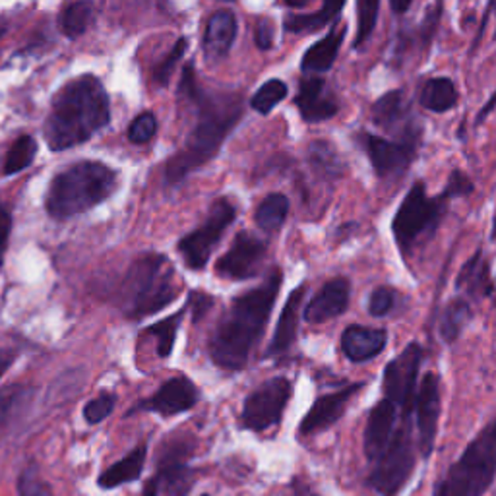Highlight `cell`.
Returning <instances> with one entry per match:
<instances>
[{
	"mask_svg": "<svg viewBox=\"0 0 496 496\" xmlns=\"http://www.w3.org/2000/svg\"><path fill=\"white\" fill-rule=\"evenodd\" d=\"M180 93L196 103V125L185 148L165 165V185L177 187L220 152L222 144L243 117V100L237 93H204L195 82L192 66L185 68Z\"/></svg>",
	"mask_w": 496,
	"mask_h": 496,
	"instance_id": "1",
	"label": "cell"
},
{
	"mask_svg": "<svg viewBox=\"0 0 496 496\" xmlns=\"http://www.w3.org/2000/svg\"><path fill=\"white\" fill-rule=\"evenodd\" d=\"M283 274L274 268L257 289L237 297L210 337V357L225 370H240L250 359L270 320Z\"/></svg>",
	"mask_w": 496,
	"mask_h": 496,
	"instance_id": "2",
	"label": "cell"
},
{
	"mask_svg": "<svg viewBox=\"0 0 496 496\" xmlns=\"http://www.w3.org/2000/svg\"><path fill=\"white\" fill-rule=\"evenodd\" d=\"M111 120V101L103 83L91 76H80L58 90L45 123V140L55 152L88 142Z\"/></svg>",
	"mask_w": 496,
	"mask_h": 496,
	"instance_id": "3",
	"label": "cell"
},
{
	"mask_svg": "<svg viewBox=\"0 0 496 496\" xmlns=\"http://www.w3.org/2000/svg\"><path fill=\"white\" fill-rule=\"evenodd\" d=\"M117 180L115 169L100 161L72 165L51 180L45 198L47 212L55 220H68L88 212L113 195Z\"/></svg>",
	"mask_w": 496,
	"mask_h": 496,
	"instance_id": "4",
	"label": "cell"
},
{
	"mask_svg": "<svg viewBox=\"0 0 496 496\" xmlns=\"http://www.w3.org/2000/svg\"><path fill=\"white\" fill-rule=\"evenodd\" d=\"M120 297L123 310L132 320L160 312L177 297L173 264L163 254H144L128 268Z\"/></svg>",
	"mask_w": 496,
	"mask_h": 496,
	"instance_id": "5",
	"label": "cell"
},
{
	"mask_svg": "<svg viewBox=\"0 0 496 496\" xmlns=\"http://www.w3.org/2000/svg\"><path fill=\"white\" fill-rule=\"evenodd\" d=\"M496 466V425L491 421L462 457L448 469L434 496H483L492 485Z\"/></svg>",
	"mask_w": 496,
	"mask_h": 496,
	"instance_id": "6",
	"label": "cell"
},
{
	"mask_svg": "<svg viewBox=\"0 0 496 496\" xmlns=\"http://www.w3.org/2000/svg\"><path fill=\"white\" fill-rule=\"evenodd\" d=\"M444 212L446 198L442 195L431 198L422 180L413 183L392 222L394 239L404 257H409L419 240L439 227Z\"/></svg>",
	"mask_w": 496,
	"mask_h": 496,
	"instance_id": "7",
	"label": "cell"
},
{
	"mask_svg": "<svg viewBox=\"0 0 496 496\" xmlns=\"http://www.w3.org/2000/svg\"><path fill=\"white\" fill-rule=\"evenodd\" d=\"M413 466L415 450L413 440H411L409 419H405L404 425L394 432L390 444L386 446V450L377 459L369 483L380 496H396L405 485Z\"/></svg>",
	"mask_w": 496,
	"mask_h": 496,
	"instance_id": "8",
	"label": "cell"
},
{
	"mask_svg": "<svg viewBox=\"0 0 496 496\" xmlns=\"http://www.w3.org/2000/svg\"><path fill=\"white\" fill-rule=\"evenodd\" d=\"M235 205L222 198L215 200L210 208L204 225L195 229L190 235L178 240V252L190 270H204L208 264L213 247L220 243L225 229L235 222Z\"/></svg>",
	"mask_w": 496,
	"mask_h": 496,
	"instance_id": "9",
	"label": "cell"
},
{
	"mask_svg": "<svg viewBox=\"0 0 496 496\" xmlns=\"http://www.w3.org/2000/svg\"><path fill=\"white\" fill-rule=\"evenodd\" d=\"M421 362L422 347L417 342H411L402 353L386 365L384 370V399H388V402L404 411V421L409 419L411 407H413Z\"/></svg>",
	"mask_w": 496,
	"mask_h": 496,
	"instance_id": "10",
	"label": "cell"
},
{
	"mask_svg": "<svg viewBox=\"0 0 496 496\" xmlns=\"http://www.w3.org/2000/svg\"><path fill=\"white\" fill-rule=\"evenodd\" d=\"M292 397V382L283 377H275L264 382L258 390H254L243 405V427L250 431H268L282 421L283 411Z\"/></svg>",
	"mask_w": 496,
	"mask_h": 496,
	"instance_id": "11",
	"label": "cell"
},
{
	"mask_svg": "<svg viewBox=\"0 0 496 496\" xmlns=\"http://www.w3.org/2000/svg\"><path fill=\"white\" fill-rule=\"evenodd\" d=\"M265 257V243L258 237H254L247 231H240L231 248L215 264V274H220L225 280L243 282L250 280L258 274L262 260Z\"/></svg>",
	"mask_w": 496,
	"mask_h": 496,
	"instance_id": "12",
	"label": "cell"
},
{
	"mask_svg": "<svg viewBox=\"0 0 496 496\" xmlns=\"http://www.w3.org/2000/svg\"><path fill=\"white\" fill-rule=\"evenodd\" d=\"M415 415H417V432H419V450L422 457H429L434 440H437L439 417H440V379L439 374L427 372L422 377L419 390L413 399Z\"/></svg>",
	"mask_w": 496,
	"mask_h": 496,
	"instance_id": "13",
	"label": "cell"
},
{
	"mask_svg": "<svg viewBox=\"0 0 496 496\" xmlns=\"http://www.w3.org/2000/svg\"><path fill=\"white\" fill-rule=\"evenodd\" d=\"M361 144L369 155L374 171L382 178H390L404 173L417 157L419 146L417 142L386 140L374 135H362Z\"/></svg>",
	"mask_w": 496,
	"mask_h": 496,
	"instance_id": "14",
	"label": "cell"
},
{
	"mask_svg": "<svg viewBox=\"0 0 496 496\" xmlns=\"http://www.w3.org/2000/svg\"><path fill=\"white\" fill-rule=\"evenodd\" d=\"M370 117L379 128L394 132V135H402L399 140L419 144L421 132L402 90L384 93L382 98L374 101Z\"/></svg>",
	"mask_w": 496,
	"mask_h": 496,
	"instance_id": "15",
	"label": "cell"
},
{
	"mask_svg": "<svg viewBox=\"0 0 496 496\" xmlns=\"http://www.w3.org/2000/svg\"><path fill=\"white\" fill-rule=\"evenodd\" d=\"M198 397L200 394L196 390V386L187 377H175L171 380H167L152 397L140 402L136 409L152 411V413H160L163 417H171L195 407L198 404Z\"/></svg>",
	"mask_w": 496,
	"mask_h": 496,
	"instance_id": "16",
	"label": "cell"
},
{
	"mask_svg": "<svg viewBox=\"0 0 496 496\" xmlns=\"http://www.w3.org/2000/svg\"><path fill=\"white\" fill-rule=\"evenodd\" d=\"M349 292L351 287L345 277H335V280L324 283L320 292L310 299L305 310H302V318L309 324H322L340 317L347 310Z\"/></svg>",
	"mask_w": 496,
	"mask_h": 496,
	"instance_id": "17",
	"label": "cell"
},
{
	"mask_svg": "<svg viewBox=\"0 0 496 496\" xmlns=\"http://www.w3.org/2000/svg\"><path fill=\"white\" fill-rule=\"evenodd\" d=\"M361 388H362V384H351L340 392L318 397L317 402H314V405L310 407L309 413L305 415V419H302L300 432L314 434V432H320L324 429H330L337 419H342V415L347 409L349 399L353 397Z\"/></svg>",
	"mask_w": 496,
	"mask_h": 496,
	"instance_id": "18",
	"label": "cell"
},
{
	"mask_svg": "<svg viewBox=\"0 0 496 496\" xmlns=\"http://www.w3.org/2000/svg\"><path fill=\"white\" fill-rule=\"evenodd\" d=\"M295 103L300 111V117L307 123H320L337 115L340 105L328 93V88L320 78H307L300 82Z\"/></svg>",
	"mask_w": 496,
	"mask_h": 496,
	"instance_id": "19",
	"label": "cell"
},
{
	"mask_svg": "<svg viewBox=\"0 0 496 496\" xmlns=\"http://www.w3.org/2000/svg\"><path fill=\"white\" fill-rule=\"evenodd\" d=\"M397 407L388 399H382V402L372 407L365 427V454L370 462H377L380 454L386 450V446L390 444L394 437Z\"/></svg>",
	"mask_w": 496,
	"mask_h": 496,
	"instance_id": "20",
	"label": "cell"
},
{
	"mask_svg": "<svg viewBox=\"0 0 496 496\" xmlns=\"http://www.w3.org/2000/svg\"><path fill=\"white\" fill-rule=\"evenodd\" d=\"M386 344H388V334L382 328H367V326L353 324L342 334L344 355L353 362H365L380 355Z\"/></svg>",
	"mask_w": 496,
	"mask_h": 496,
	"instance_id": "21",
	"label": "cell"
},
{
	"mask_svg": "<svg viewBox=\"0 0 496 496\" xmlns=\"http://www.w3.org/2000/svg\"><path fill=\"white\" fill-rule=\"evenodd\" d=\"M239 22L231 10H217L205 23L204 51L210 58H223L237 39Z\"/></svg>",
	"mask_w": 496,
	"mask_h": 496,
	"instance_id": "22",
	"label": "cell"
},
{
	"mask_svg": "<svg viewBox=\"0 0 496 496\" xmlns=\"http://www.w3.org/2000/svg\"><path fill=\"white\" fill-rule=\"evenodd\" d=\"M302 295H305V285L297 287L295 292L289 295L285 307L282 310V317L277 320L274 337L268 347V355L270 357H280L287 353L292 345L297 340V330H299V310H300V302Z\"/></svg>",
	"mask_w": 496,
	"mask_h": 496,
	"instance_id": "23",
	"label": "cell"
},
{
	"mask_svg": "<svg viewBox=\"0 0 496 496\" xmlns=\"http://www.w3.org/2000/svg\"><path fill=\"white\" fill-rule=\"evenodd\" d=\"M456 287L459 293H464L471 299L491 297V293H492L491 270H489V262L485 258V254H483V250H477L474 257H471L464 264V268L457 274Z\"/></svg>",
	"mask_w": 496,
	"mask_h": 496,
	"instance_id": "24",
	"label": "cell"
},
{
	"mask_svg": "<svg viewBox=\"0 0 496 496\" xmlns=\"http://www.w3.org/2000/svg\"><path fill=\"white\" fill-rule=\"evenodd\" d=\"M345 26L334 28L324 39L314 43L300 60L302 72H328L335 63L337 53L345 39Z\"/></svg>",
	"mask_w": 496,
	"mask_h": 496,
	"instance_id": "25",
	"label": "cell"
},
{
	"mask_svg": "<svg viewBox=\"0 0 496 496\" xmlns=\"http://www.w3.org/2000/svg\"><path fill=\"white\" fill-rule=\"evenodd\" d=\"M146 456H148V446L140 444L132 450L128 456H125L120 462L105 469L101 477H100V487L101 489H115L118 485H125V483H132L140 479L144 464H146Z\"/></svg>",
	"mask_w": 496,
	"mask_h": 496,
	"instance_id": "26",
	"label": "cell"
},
{
	"mask_svg": "<svg viewBox=\"0 0 496 496\" xmlns=\"http://www.w3.org/2000/svg\"><path fill=\"white\" fill-rule=\"evenodd\" d=\"M419 103L429 109L432 113H446L456 107L457 103V90L450 78H431L425 82L421 93Z\"/></svg>",
	"mask_w": 496,
	"mask_h": 496,
	"instance_id": "27",
	"label": "cell"
},
{
	"mask_svg": "<svg viewBox=\"0 0 496 496\" xmlns=\"http://www.w3.org/2000/svg\"><path fill=\"white\" fill-rule=\"evenodd\" d=\"M344 10V3H326L320 10L310 14H287L283 20V28L289 33H305L317 31L328 26V23Z\"/></svg>",
	"mask_w": 496,
	"mask_h": 496,
	"instance_id": "28",
	"label": "cell"
},
{
	"mask_svg": "<svg viewBox=\"0 0 496 496\" xmlns=\"http://www.w3.org/2000/svg\"><path fill=\"white\" fill-rule=\"evenodd\" d=\"M289 213V198L285 195H280V192H274V195L265 196L257 208V225L265 233H274L280 229Z\"/></svg>",
	"mask_w": 496,
	"mask_h": 496,
	"instance_id": "29",
	"label": "cell"
},
{
	"mask_svg": "<svg viewBox=\"0 0 496 496\" xmlns=\"http://www.w3.org/2000/svg\"><path fill=\"white\" fill-rule=\"evenodd\" d=\"M474 317V310H471L469 302L466 297L454 299L450 305L446 307L442 320H440V335L446 344H454L459 334L464 332L467 322Z\"/></svg>",
	"mask_w": 496,
	"mask_h": 496,
	"instance_id": "30",
	"label": "cell"
},
{
	"mask_svg": "<svg viewBox=\"0 0 496 496\" xmlns=\"http://www.w3.org/2000/svg\"><path fill=\"white\" fill-rule=\"evenodd\" d=\"M309 161L314 171L324 178H337L342 175L344 163L330 142L317 140L309 146Z\"/></svg>",
	"mask_w": 496,
	"mask_h": 496,
	"instance_id": "31",
	"label": "cell"
},
{
	"mask_svg": "<svg viewBox=\"0 0 496 496\" xmlns=\"http://www.w3.org/2000/svg\"><path fill=\"white\" fill-rule=\"evenodd\" d=\"M93 20V4L91 3H72L63 12H60V31L66 38L76 39L86 33Z\"/></svg>",
	"mask_w": 496,
	"mask_h": 496,
	"instance_id": "32",
	"label": "cell"
},
{
	"mask_svg": "<svg viewBox=\"0 0 496 496\" xmlns=\"http://www.w3.org/2000/svg\"><path fill=\"white\" fill-rule=\"evenodd\" d=\"M188 307H183L177 314H173V317H169L161 322H157L153 326H150V328L146 330V334H152L157 337V355H160L161 359L171 355V351L175 347V340H177V332H178V326H180V320L185 318Z\"/></svg>",
	"mask_w": 496,
	"mask_h": 496,
	"instance_id": "33",
	"label": "cell"
},
{
	"mask_svg": "<svg viewBox=\"0 0 496 496\" xmlns=\"http://www.w3.org/2000/svg\"><path fill=\"white\" fill-rule=\"evenodd\" d=\"M285 98H287V83L282 82L280 78H274L265 82L264 86H260L257 93L252 95L250 107L260 115H268L272 113V109L277 103H282Z\"/></svg>",
	"mask_w": 496,
	"mask_h": 496,
	"instance_id": "34",
	"label": "cell"
},
{
	"mask_svg": "<svg viewBox=\"0 0 496 496\" xmlns=\"http://www.w3.org/2000/svg\"><path fill=\"white\" fill-rule=\"evenodd\" d=\"M35 153H38V142H35L31 136H20L6 155L4 173L14 175L23 171V169L30 167L31 161L35 160Z\"/></svg>",
	"mask_w": 496,
	"mask_h": 496,
	"instance_id": "35",
	"label": "cell"
},
{
	"mask_svg": "<svg viewBox=\"0 0 496 496\" xmlns=\"http://www.w3.org/2000/svg\"><path fill=\"white\" fill-rule=\"evenodd\" d=\"M379 10H380V3H377V0H359L357 3L359 31H357L355 41H353L355 49H361V47L370 39L374 28H377Z\"/></svg>",
	"mask_w": 496,
	"mask_h": 496,
	"instance_id": "36",
	"label": "cell"
},
{
	"mask_svg": "<svg viewBox=\"0 0 496 496\" xmlns=\"http://www.w3.org/2000/svg\"><path fill=\"white\" fill-rule=\"evenodd\" d=\"M187 47H188V39H187V38L177 39V43L171 47V51H169L167 57L161 60V63L155 66V70H153V82L157 83V86L165 88L167 83L171 82L173 70H175V66H177L178 60L183 58V55H185V51H187Z\"/></svg>",
	"mask_w": 496,
	"mask_h": 496,
	"instance_id": "37",
	"label": "cell"
},
{
	"mask_svg": "<svg viewBox=\"0 0 496 496\" xmlns=\"http://www.w3.org/2000/svg\"><path fill=\"white\" fill-rule=\"evenodd\" d=\"M28 394L30 392L22 386H8V388L0 390V427H4L18 413Z\"/></svg>",
	"mask_w": 496,
	"mask_h": 496,
	"instance_id": "38",
	"label": "cell"
},
{
	"mask_svg": "<svg viewBox=\"0 0 496 496\" xmlns=\"http://www.w3.org/2000/svg\"><path fill=\"white\" fill-rule=\"evenodd\" d=\"M157 132V118L153 113H140L128 126V140L132 144H148Z\"/></svg>",
	"mask_w": 496,
	"mask_h": 496,
	"instance_id": "39",
	"label": "cell"
},
{
	"mask_svg": "<svg viewBox=\"0 0 496 496\" xmlns=\"http://www.w3.org/2000/svg\"><path fill=\"white\" fill-rule=\"evenodd\" d=\"M18 492L20 496H53L49 485L41 479L39 471L33 466L22 471L18 481Z\"/></svg>",
	"mask_w": 496,
	"mask_h": 496,
	"instance_id": "40",
	"label": "cell"
},
{
	"mask_svg": "<svg viewBox=\"0 0 496 496\" xmlns=\"http://www.w3.org/2000/svg\"><path fill=\"white\" fill-rule=\"evenodd\" d=\"M117 404V396L115 394H101L83 407V417L90 422V425H98L103 419L113 413Z\"/></svg>",
	"mask_w": 496,
	"mask_h": 496,
	"instance_id": "41",
	"label": "cell"
},
{
	"mask_svg": "<svg viewBox=\"0 0 496 496\" xmlns=\"http://www.w3.org/2000/svg\"><path fill=\"white\" fill-rule=\"evenodd\" d=\"M396 305V292L390 287H379L374 289L369 299V312L372 317L382 318L386 314H390Z\"/></svg>",
	"mask_w": 496,
	"mask_h": 496,
	"instance_id": "42",
	"label": "cell"
},
{
	"mask_svg": "<svg viewBox=\"0 0 496 496\" xmlns=\"http://www.w3.org/2000/svg\"><path fill=\"white\" fill-rule=\"evenodd\" d=\"M471 192H474V183H471V178L459 171V169H454L450 173V178H448V185L442 192V196L446 200H452L457 196H469Z\"/></svg>",
	"mask_w": 496,
	"mask_h": 496,
	"instance_id": "43",
	"label": "cell"
},
{
	"mask_svg": "<svg viewBox=\"0 0 496 496\" xmlns=\"http://www.w3.org/2000/svg\"><path fill=\"white\" fill-rule=\"evenodd\" d=\"M254 41L260 47V49L268 51L274 45V26L270 20H258L257 23V31H254Z\"/></svg>",
	"mask_w": 496,
	"mask_h": 496,
	"instance_id": "44",
	"label": "cell"
},
{
	"mask_svg": "<svg viewBox=\"0 0 496 496\" xmlns=\"http://www.w3.org/2000/svg\"><path fill=\"white\" fill-rule=\"evenodd\" d=\"M10 229H12V217L10 212L4 208L3 202H0V268H3V260H4V248L10 237Z\"/></svg>",
	"mask_w": 496,
	"mask_h": 496,
	"instance_id": "45",
	"label": "cell"
},
{
	"mask_svg": "<svg viewBox=\"0 0 496 496\" xmlns=\"http://www.w3.org/2000/svg\"><path fill=\"white\" fill-rule=\"evenodd\" d=\"M16 353L10 349H3L0 351V379H3V374L12 367V362H14Z\"/></svg>",
	"mask_w": 496,
	"mask_h": 496,
	"instance_id": "46",
	"label": "cell"
},
{
	"mask_svg": "<svg viewBox=\"0 0 496 496\" xmlns=\"http://www.w3.org/2000/svg\"><path fill=\"white\" fill-rule=\"evenodd\" d=\"M392 10L397 12V14H404V12H407L411 8V3L409 0H405V3H397V0H392Z\"/></svg>",
	"mask_w": 496,
	"mask_h": 496,
	"instance_id": "47",
	"label": "cell"
},
{
	"mask_svg": "<svg viewBox=\"0 0 496 496\" xmlns=\"http://www.w3.org/2000/svg\"><path fill=\"white\" fill-rule=\"evenodd\" d=\"M492 105H494V98H491V100L487 101V105L483 107V111H481V113H479V117H477V123H483V120L487 118V115L492 111Z\"/></svg>",
	"mask_w": 496,
	"mask_h": 496,
	"instance_id": "48",
	"label": "cell"
},
{
	"mask_svg": "<svg viewBox=\"0 0 496 496\" xmlns=\"http://www.w3.org/2000/svg\"><path fill=\"white\" fill-rule=\"evenodd\" d=\"M287 6H292V8H300V6H307L309 3H307V0H297V3H295V0H289V3H285Z\"/></svg>",
	"mask_w": 496,
	"mask_h": 496,
	"instance_id": "49",
	"label": "cell"
},
{
	"mask_svg": "<svg viewBox=\"0 0 496 496\" xmlns=\"http://www.w3.org/2000/svg\"><path fill=\"white\" fill-rule=\"evenodd\" d=\"M292 496H314V494L309 492V491H297V492H293Z\"/></svg>",
	"mask_w": 496,
	"mask_h": 496,
	"instance_id": "50",
	"label": "cell"
},
{
	"mask_svg": "<svg viewBox=\"0 0 496 496\" xmlns=\"http://www.w3.org/2000/svg\"><path fill=\"white\" fill-rule=\"evenodd\" d=\"M202 496H210V494H202Z\"/></svg>",
	"mask_w": 496,
	"mask_h": 496,
	"instance_id": "51",
	"label": "cell"
}]
</instances>
